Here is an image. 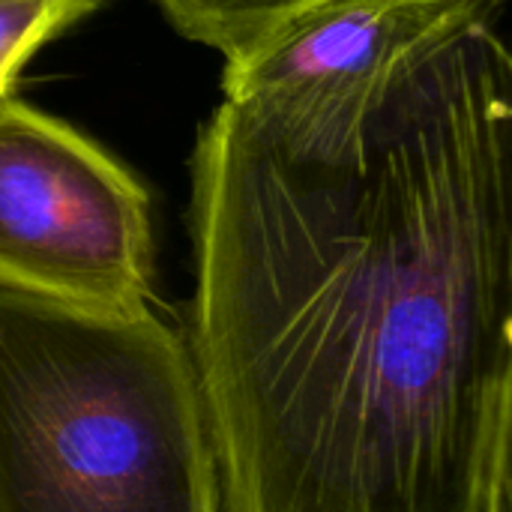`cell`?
Wrapping results in <instances>:
<instances>
[{"instance_id": "5", "label": "cell", "mask_w": 512, "mask_h": 512, "mask_svg": "<svg viewBox=\"0 0 512 512\" xmlns=\"http://www.w3.org/2000/svg\"><path fill=\"white\" fill-rule=\"evenodd\" d=\"M189 39L228 60L249 54L267 36L330 0H156Z\"/></svg>"}, {"instance_id": "6", "label": "cell", "mask_w": 512, "mask_h": 512, "mask_svg": "<svg viewBox=\"0 0 512 512\" xmlns=\"http://www.w3.org/2000/svg\"><path fill=\"white\" fill-rule=\"evenodd\" d=\"M99 0H0V99L12 93L21 66Z\"/></svg>"}, {"instance_id": "4", "label": "cell", "mask_w": 512, "mask_h": 512, "mask_svg": "<svg viewBox=\"0 0 512 512\" xmlns=\"http://www.w3.org/2000/svg\"><path fill=\"white\" fill-rule=\"evenodd\" d=\"M501 0H330L228 60L225 105L291 153H336L399 75Z\"/></svg>"}, {"instance_id": "1", "label": "cell", "mask_w": 512, "mask_h": 512, "mask_svg": "<svg viewBox=\"0 0 512 512\" xmlns=\"http://www.w3.org/2000/svg\"><path fill=\"white\" fill-rule=\"evenodd\" d=\"M510 141L495 9L336 153L213 111L186 342L222 512H510Z\"/></svg>"}, {"instance_id": "3", "label": "cell", "mask_w": 512, "mask_h": 512, "mask_svg": "<svg viewBox=\"0 0 512 512\" xmlns=\"http://www.w3.org/2000/svg\"><path fill=\"white\" fill-rule=\"evenodd\" d=\"M0 288L90 312H132L153 291L144 186L12 96L0 99Z\"/></svg>"}, {"instance_id": "2", "label": "cell", "mask_w": 512, "mask_h": 512, "mask_svg": "<svg viewBox=\"0 0 512 512\" xmlns=\"http://www.w3.org/2000/svg\"><path fill=\"white\" fill-rule=\"evenodd\" d=\"M0 512H222L189 342L0 288Z\"/></svg>"}]
</instances>
